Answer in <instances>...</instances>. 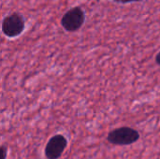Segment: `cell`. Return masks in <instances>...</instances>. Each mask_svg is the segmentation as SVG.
Segmentation results:
<instances>
[{
  "instance_id": "1",
  "label": "cell",
  "mask_w": 160,
  "mask_h": 159,
  "mask_svg": "<svg viewBox=\"0 0 160 159\" xmlns=\"http://www.w3.org/2000/svg\"><path fill=\"white\" fill-rule=\"evenodd\" d=\"M140 139V133L129 127H118L111 131L107 136V141L112 145H131L138 142Z\"/></svg>"
},
{
  "instance_id": "2",
  "label": "cell",
  "mask_w": 160,
  "mask_h": 159,
  "mask_svg": "<svg viewBox=\"0 0 160 159\" xmlns=\"http://www.w3.org/2000/svg\"><path fill=\"white\" fill-rule=\"evenodd\" d=\"M24 18L19 12H12L7 15L2 21V32L9 38L19 37L24 31Z\"/></svg>"
},
{
  "instance_id": "3",
  "label": "cell",
  "mask_w": 160,
  "mask_h": 159,
  "mask_svg": "<svg viewBox=\"0 0 160 159\" xmlns=\"http://www.w3.org/2000/svg\"><path fill=\"white\" fill-rule=\"evenodd\" d=\"M85 22V12L81 7H74L68 9L61 19L62 27L68 32H76Z\"/></svg>"
},
{
  "instance_id": "4",
  "label": "cell",
  "mask_w": 160,
  "mask_h": 159,
  "mask_svg": "<svg viewBox=\"0 0 160 159\" xmlns=\"http://www.w3.org/2000/svg\"><path fill=\"white\" fill-rule=\"evenodd\" d=\"M68 146L67 139L61 135L56 134L52 136L46 144L45 157L47 159H58L64 153Z\"/></svg>"
},
{
  "instance_id": "5",
  "label": "cell",
  "mask_w": 160,
  "mask_h": 159,
  "mask_svg": "<svg viewBox=\"0 0 160 159\" xmlns=\"http://www.w3.org/2000/svg\"><path fill=\"white\" fill-rule=\"evenodd\" d=\"M115 3H120V4H128V3H135V2H141L142 0H112Z\"/></svg>"
},
{
  "instance_id": "6",
  "label": "cell",
  "mask_w": 160,
  "mask_h": 159,
  "mask_svg": "<svg viewBox=\"0 0 160 159\" xmlns=\"http://www.w3.org/2000/svg\"><path fill=\"white\" fill-rule=\"evenodd\" d=\"M1 151H2V159L7 158V153H8V150L6 148L5 145H2L1 146Z\"/></svg>"
},
{
  "instance_id": "7",
  "label": "cell",
  "mask_w": 160,
  "mask_h": 159,
  "mask_svg": "<svg viewBox=\"0 0 160 159\" xmlns=\"http://www.w3.org/2000/svg\"><path fill=\"white\" fill-rule=\"evenodd\" d=\"M155 60H156V63L158 65V66H160V52L156 55V58H155Z\"/></svg>"
}]
</instances>
